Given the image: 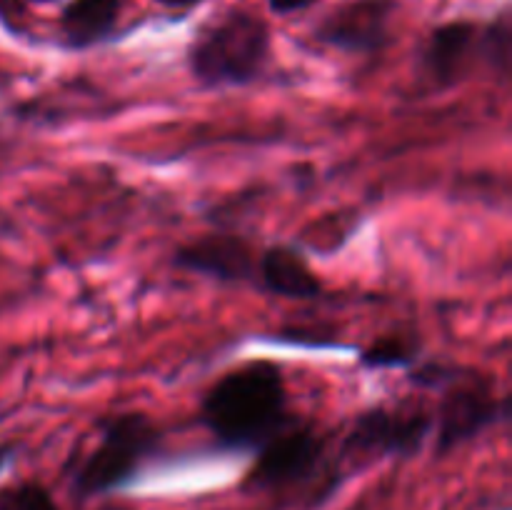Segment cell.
I'll use <instances>...</instances> for the list:
<instances>
[{
  "mask_svg": "<svg viewBox=\"0 0 512 510\" xmlns=\"http://www.w3.org/2000/svg\"><path fill=\"white\" fill-rule=\"evenodd\" d=\"M200 420L223 448L258 453L293 420L280 365L250 360L220 375L200 403Z\"/></svg>",
  "mask_w": 512,
  "mask_h": 510,
  "instance_id": "obj_1",
  "label": "cell"
},
{
  "mask_svg": "<svg viewBox=\"0 0 512 510\" xmlns=\"http://www.w3.org/2000/svg\"><path fill=\"white\" fill-rule=\"evenodd\" d=\"M268 23L243 8H230L200 25L188 45V68L205 88H243L265 73L270 60Z\"/></svg>",
  "mask_w": 512,
  "mask_h": 510,
  "instance_id": "obj_2",
  "label": "cell"
},
{
  "mask_svg": "<svg viewBox=\"0 0 512 510\" xmlns=\"http://www.w3.org/2000/svg\"><path fill=\"white\" fill-rule=\"evenodd\" d=\"M413 380L423 388L440 390L438 413L433 415L435 450L448 453L470 443L485 430L498 425L510 415L508 398L495 395L488 378L473 373H458L455 368L428 365Z\"/></svg>",
  "mask_w": 512,
  "mask_h": 510,
  "instance_id": "obj_3",
  "label": "cell"
},
{
  "mask_svg": "<svg viewBox=\"0 0 512 510\" xmlns=\"http://www.w3.org/2000/svg\"><path fill=\"white\" fill-rule=\"evenodd\" d=\"M160 438V428L148 413L110 415L100 423L98 443L75 465L73 490L80 498H90L130 483L158 450Z\"/></svg>",
  "mask_w": 512,
  "mask_h": 510,
  "instance_id": "obj_4",
  "label": "cell"
},
{
  "mask_svg": "<svg viewBox=\"0 0 512 510\" xmlns=\"http://www.w3.org/2000/svg\"><path fill=\"white\" fill-rule=\"evenodd\" d=\"M433 433V415L420 405H378L350 425L345 435L343 455L353 460H380L395 458V455L418 453L425 440Z\"/></svg>",
  "mask_w": 512,
  "mask_h": 510,
  "instance_id": "obj_5",
  "label": "cell"
},
{
  "mask_svg": "<svg viewBox=\"0 0 512 510\" xmlns=\"http://www.w3.org/2000/svg\"><path fill=\"white\" fill-rule=\"evenodd\" d=\"M398 0H345L325 13L313 38L350 55H373L388 48Z\"/></svg>",
  "mask_w": 512,
  "mask_h": 510,
  "instance_id": "obj_6",
  "label": "cell"
},
{
  "mask_svg": "<svg viewBox=\"0 0 512 510\" xmlns=\"http://www.w3.org/2000/svg\"><path fill=\"white\" fill-rule=\"evenodd\" d=\"M323 438L310 423L290 420L278 435L258 450L253 470L248 473V485L258 490L283 488L308 478L323 455Z\"/></svg>",
  "mask_w": 512,
  "mask_h": 510,
  "instance_id": "obj_7",
  "label": "cell"
},
{
  "mask_svg": "<svg viewBox=\"0 0 512 510\" xmlns=\"http://www.w3.org/2000/svg\"><path fill=\"white\" fill-rule=\"evenodd\" d=\"M480 63V25L473 20H450L425 38L418 70L433 88L445 90L468 78Z\"/></svg>",
  "mask_w": 512,
  "mask_h": 510,
  "instance_id": "obj_8",
  "label": "cell"
},
{
  "mask_svg": "<svg viewBox=\"0 0 512 510\" xmlns=\"http://www.w3.org/2000/svg\"><path fill=\"white\" fill-rule=\"evenodd\" d=\"M173 263L180 270L228 285L250 283L258 268L253 245L235 233H205L188 240L175 250Z\"/></svg>",
  "mask_w": 512,
  "mask_h": 510,
  "instance_id": "obj_9",
  "label": "cell"
},
{
  "mask_svg": "<svg viewBox=\"0 0 512 510\" xmlns=\"http://www.w3.org/2000/svg\"><path fill=\"white\" fill-rule=\"evenodd\" d=\"M260 283L265 290L280 298L293 300H313L323 293V283L318 275L313 273L310 263L300 250L293 245H273L265 250L258 260Z\"/></svg>",
  "mask_w": 512,
  "mask_h": 510,
  "instance_id": "obj_10",
  "label": "cell"
},
{
  "mask_svg": "<svg viewBox=\"0 0 512 510\" xmlns=\"http://www.w3.org/2000/svg\"><path fill=\"white\" fill-rule=\"evenodd\" d=\"M128 0H68L60 13V35L73 50H88L113 38Z\"/></svg>",
  "mask_w": 512,
  "mask_h": 510,
  "instance_id": "obj_11",
  "label": "cell"
},
{
  "mask_svg": "<svg viewBox=\"0 0 512 510\" xmlns=\"http://www.w3.org/2000/svg\"><path fill=\"white\" fill-rule=\"evenodd\" d=\"M480 63L488 65L500 78L510 75L512 28L508 13H500L493 23L480 28Z\"/></svg>",
  "mask_w": 512,
  "mask_h": 510,
  "instance_id": "obj_12",
  "label": "cell"
},
{
  "mask_svg": "<svg viewBox=\"0 0 512 510\" xmlns=\"http://www.w3.org/2000/svg\"><path fill=\"white\" fill-rule=\"evenodd\" d=\"M420 343L415 335H385L360 353V363L365 368H405L418 358Z\"/></svg>",
  "mask_w": 512,
  "mask_h": 510,
  "instance_id": "obj_13",
  "label": "cell"
},
{
  "mask_svg": "<svg viewBox=\"0 0 512 510\" xmlns=\"http://www.w3.org/2000/svg\"><path fill=\"white\" fill-rule=\"evenodd\" d=\"M0 510H58L48 490L38 483H23L0 493Z\"/></svg>",
  "mask_w": 512,
  "mask_h": 510,
  "instance_id": "obj_14",
  "label": "cell"
},
{
  "mask_svg": "<svg viewBox=\"0 0 512 510\" xmlns=\"http://www.w3.org/2000/svg\"><path fill=\"white\" fill-rule=\"evenodd\" d=\"M315 3H320V0H268V8L275 15H295L313 8Z\"/></svg>",
  "mask_w": 512,
  "mask_h": 510,
  "instance_id": "obj_15",
  "label": "cell"
},
{
  "mask_svg": "<svg viewBox=\"0 0 512 510\" xmlns=\"http://www.w3.org/2000/svg\"><path fill=\"white\" fill-rule=\"evenodd\" d=\"M160 8H168V10H190L195 5H200L203 0H155Z\"/></svg>",
  "mask_w": 512,
  "mask_h": 510,
  "instance_id": "obj_16",
  "label": "cell"
},
{
  "mask_svg": "<svg viewBox=\"0 0 512 510\" xmlns=\"http://www.w3.org/2000/svg\"><path fill=\"white\" fill-rule=\"evenodd\" d=\"M10 455H13V450H10L5 443H0V473H3V468L8 465Z\"/></svg>",
  "mask_w": 512,
  "mask_h": 510,
  "instance_id": "obj_17",
  "label": "cell"
},
{
  "mask_svg": "<svg viewBox=\"0 0 512 510\" xmlns=\"http://www.w3.org/2000/svg\"><path fill=\"white\" fill-rule=\"evenodd\" d=\"M25 3H30V5H53V3H60V0H25Z\"/></svg>",
  "mask_w": 512,
  "mask_h": 510,
  "instance_id": "obj_18",
  "label": "cell"
},
{
  "mask_svg": "<svg viewBox=\"0 0 512 510\" xmlns=\"http://www.w3.org/2000/svg\"><path fill=\"white\" fill-rule=\"evenodd\" d=\"M5 230H10V225L5 223V218H3V215H0V233H5Z\"/></svg>",
  "mask_w": 512,
  "mask_h": 510,
  "instance_id": "obj_19",
  "label": "cell"
}]
</instances>
